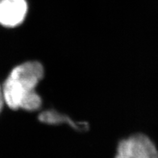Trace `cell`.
I'll list each match as a JSON object with an SVG mask.
<instances>
[{"mask_svg": "<svg viewBox=\"0 0 158 158\" xmlns=\"http://www.w3.org/2000/svg\"><path fill=\"white\" fill-rule=\"evenodd\" d=\"M43 76L44 68L38 61H27L15 67L2 85L5 103L13 110H38L42 100L35 87Z\"/></svg>", "mask_w": 158, "mask_h": 158, "instance_id": "1", "label": "cell"}, {"mask_svg": "<svg viewBox=\"0 0 158 158\" xmlns=\"http://www.w3.org/2000/svg\"><path fill=\"white\" fill-rule=\"evenodd\" d=\"M114 158H158V148L149 136L136 133L118 142Z\"/></svg>", "mask_w": 158, "mask_h": 158, "instance_id": "2", "label": "cell"}, {"mask_svg": "<svg viewBox=\"0 0 158 158\" xmlns=\"http://www.w3.org/2000/svg\"><path fill=\"white\" fill-rule=\"evenodd\" d=\"M27 12L26 0H0V24L16 27L24 20Z\"/></svg>", "mask_w": 158, "mask_h": 158, "instance_id": "3", "label": "cell"}, {"mask_svg": "<svg viewBox=\"0 0 158 158\" xmlns=\"http://www.w3.org/2000/svg\"><path fill=\"white\" fill-rule=\"evenodd\" d=\"M39 119L41 122H44L48 124H60L61 123H65L77 130H85L88 127L87 123H76L69 117L65 116L64 114H60L59 112H56L54 110H48L42 112L40 114Z\"/></svg>", "mask_w": 158, "mask_h": 158, "instance_id": "4", "label": "cell"}, {"mask_svg": "<svg viewBox=\"0 0 158 158\" xmlns=\"http://www.w3.org/2000/svg\"><path fill=\"white\" fill-rule=\"evenodd\" d=\"M4 99H3V96H2V85H0V113L2 111V106L4 105Z\"/></svg>", "mask_w": 158, "mask_h": 158, "instance_id": "5", "label": "cell"}]
</instances>
